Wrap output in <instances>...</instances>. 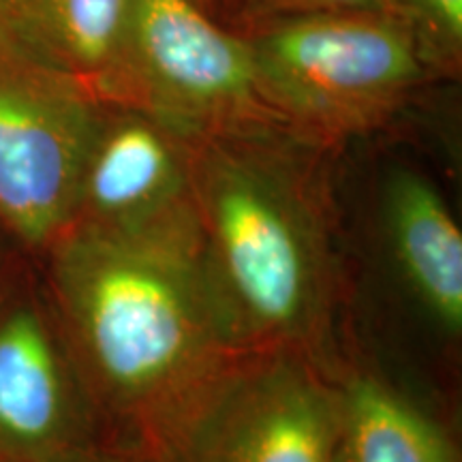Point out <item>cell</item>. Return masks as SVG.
Segmentation results:
<instances>
[{
	"mask_svg": "<svg viewBox=\"0 0 462 462\" xmlns=\"http://www.w3.org/2000/svg\"><path fill=\"white\" fill-rule=\"evenodd\" d=\"M50 246L67 330L126 443L137 446L242 351L208 274L195 210L140 231L73 223Z\"/></svg>",
	"mask_w": 462,
	"mask_h": 462,
	"instance_id": "6da1fadb",
	"label": "cell"
},
{
	"mask_svg": "<svg viewBox=\"0 0 462 462\" xmlns=\"http://www.w3.org/2000/svg\"><path fill=\"white\" fill-rule=\"evenodd\" d=\"M189 157L206 268L238 349L313 354L334 289L317 199L262 150L212 140Z\"/></svg>",
	"mask_w": 462,
	"mask_h": 462,
	"instance_id": "7a4b0ae2",
	"label": "cell"
},
{
	"mask_svg": "<svg viewBox=\"0 0 462 462\" xmlns=\"http://www.w3.org/2000/svg\"><path fill=\"white\" fill-rule=\"evenodd\" d=\"M338 385L313 354H231L152 424L137 448L152 462H334Z\"/></svg>",
	"mask_w": 462,
	"mask_h": 462,
	"instance_id": "3957f363",
	"label": "cell"
},
{
	"mask_svg": "<svg viewBox=\"0 0 462 462\" xmlns=\"http://www.w3.org/2000/svg\"><path fill=\"white\" fill-rule=\"evenodd\" d=\"M248 45L265 101L326 129L368 125L421 78L418 45L385 14L302 15Z\"/></svg>",
	"mask_w": 462,
	"mask_h": 462,
	"instance_id": "277c9868",
	"label": "cell"
},
{
	"mask_svg": "<svg viewBox=\"0 0 462 462\" xmlns=\"http://www.w3.org/2000/svg\"><path fill=\"white\" fill-rule=\"evenodd\" d=\"M101 118L82 82L0 48V221L28 245L71 227Z\"/></svg>",
	"mask_w": 462,
	"mask_h": 462,
	"instance_id": "5b68a950",
	"label": "cell"
},
{
	"mask_svg": "<svg viewBox=\"0 0 462 462\" xmlns=\"http://www.w3.org/2000/svg\"><path fill=\"white\" fill-rule=\"evenodd\" d=\"M116 97L142 101L184 135L248 118L268 103L251 45L195 0H133Z\"/></svg>",
	"mask_w": 462,
	"mask_h": 462,
	"instance_id": "8992f818",
	"label": "cell"
},
{
	"mask_svg": "<svg viewBox=\"0 0 462 462\" xmlns=\"http://www.w3.org/2000/svg\"><path fill=\"white\" fill-rule=\"evenodd\" d=\"M101 446L45 317L32 304L3 310L0 460L71 462Z\"/></svg>",
	"mask_w": 462,
	"mask_h": 462,
	"instance_id": "52a82bcc",
	"label": "cell"
},
{
	"mask_svg": "<svg viewBox=\"0 0 462 462\" xmlns=\"http://www.w3.org/2000/svg\"><path fill=\"white\" fill-rule=\"evenodd\" d=\"M193 210L182 133L150 112L103 116L73 223L140 231L180 221Z\"/></svg>",
	"mask_w": 462,
	"mask_h": 462,
	"instance_id": "ba28073f",
	"label": "cell"
},
{
	"mask_svg": "<svg viewBox=\"0 0 462 462\" xmlns=\"http://www.w3.org/2000/svg\"><path fill=\"white\" fill-rule=\"evenodd\" d=\"M133 0H0V48L116 97Z\"/></svg>",
	"mask_w": 462,
	"mask_h": 462,
	"instance_id": "9c48e42d",
	"label": "cell"
},
{
	"mask_svg": "<svg viewBox=\"0 0 462 462\" xmlns=\"http://www.w3.org/2000/svg\"><path fill=\"white\" fill-rule=\"evenodd\" d=\"M396 262L415 296L449 334L462 330V234L441 193L413 171H396L385 195Z\"/></svg>",
	"mask_w": 462,
	"mask_h": 462,
	"instance_id": "30bf717a",
	"label": "cell"
},
{
	"mask_svg": "<svg viewBox=\"0 0 462 462\" xmlns=\"http://www.w3.org/2000/svg\"><path fill=\"white\" fill-rule=\"evenodd\" d=\"M334 462H460L439 421L373 374L338 385Z\"/></svg>",
	"mask_w": 462,
	"mask_h": 462,
	"instance_id": "8fae6325",
	"label": "cell"
},
{
	"mask_svg": "<svg viewBox=\"0 0 462 462\" xmlns=\"http://www.w3.org/2000/svg\"><path fill=\"white\" fill-rule=\"evenodd\" d=\"M429 26L432 37L449 48L462 39V0H402Z\"/></svg>",
	"mask_w": 462,
	"mask_h": 462,
	"instance_id": "7c38bea8",
	"label": "cell"
},
{
	"mask_svg": "<svg viewBox=\"0 0 462 462\" xmlns=\"http://www.w3.org/2000/svg\"><path fill=\"white\" fill-rule=\"evenodd\" d=\"M263 5L300 15L385 14L390 0H263Z\"/></svg>",
	"mask_w": 462,
	"mask_h": 462,
	"instance_id": "4fadbf2b",
	"label": "cell"
},
{
	"mask_svg": "<svg viewBox=\"0 0 462 462\" xmlns=\"http://www.w3.org/2000/svg\"><path fill=\"white\" fill-rule=\"evenodd\" d=\"M71 462H152L140 448L133 446V443L114 441L107 446H101L92 452L79 456Z\"/></svg>",
	"mask_w": 462,
	"mask_h": 462,
	"instance_id": "5bb4252c",
	"label": "cell"
},
{
	"mask_svg": "<svg viewBox=\"0 0 462 462\" xmlns=\"http://www.w3.org/2000/svg\"><path fill=\"white\" fill-rule=\"evenodd\" d=\"M0 462H7V460H0Z\"/></svg>",
	"mask_w": 462,
	"mask_h": 462,
	"instance_id": "9a60e30c",
	"label": "cell"
},
{
	"mask_svg": "<svg viewBox=\"0 0 462 462\" xmlns=\"http://www.w3.org/2000/svg\"><path fill=\"white\" fill-rule=\"evenodd\" d=\"M195 3H198V0H195Z\"/></svg>",
	"mask_w": 462,
	"mask_h": 462,
	"instance_id": "2e32d148",
	"label": "cell"
}]
</instances>
